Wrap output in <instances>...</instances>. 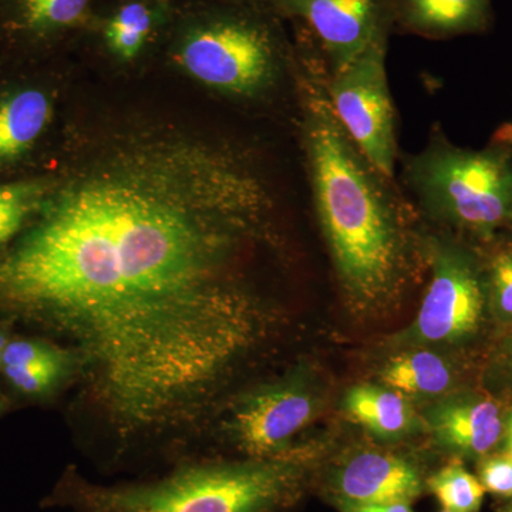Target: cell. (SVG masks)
Instances as JSON below:
<instances>
[{"label":"cell","mask_w":512,"mask_h":512,"mask_svg":"<svg viewBox=\"0 0 512 512\" xmlns=\"http://www.w3.org/2000/svg\"><path fill=\"white\" fill-rule=\"evenodd\" d=\"M346 414L383 440H397L412 433L417 417L406 397L384 384H356L343 400Z\"/></svg>","instance_id":"15"},{"label":"cell","mask_w":512,"mask_h":512,"mask_svg":"<svg viewBox=\"0 0 512 512\" xmlns=\"http://www.w3.org/2000/svg\"><path fill=\"white\" fill-rule=\"evenodd\" d=\"M441 512H448V511H446V510H443V511H441Z\"/></svg>","instance_id":"30"},{"label":"cell","mask_w":512,"mask_h":512,"mask_svg":"<svg viewBox=\"0 0 512 512\" xmlns=\"http://www.w3.org/2000/svg\"><path fill=\"white\" fill-rule=\"evenodd\" d=\"M269 5L177 2L164 55L178 72L229 99L261 100L291 73L293 46Z\"/></svg>","instance_id":"4"},{"label":"cell","mask_w":512,"mask_h":512,"mask_svg":"<svg viewBox=\"0 0 512 512\" xmlns=\"http://www.w3.org/2000/svg\"><path fill=\"white\" fill-rule=\"evenodd\" d=\"M493 0H394V25L427 39L484 32Z\"/></svg>","instance_id":"13"},{"label":"cell","mask_w":512,"mask_h":512,"mask_svg":"<svg viewBox=\"0 0 512 512\" xmlns=\"http://www.w3.org/2000/svg\"><path fill=\"white\" fill-rule=\"evenodd\" d=\"M478 480L488 493L512 498V461L504 454L484 458L478 468Z\"/></svg>","instance_id":"23"},{"label":"cell","mask_w":512,"mask_h":512,"mask_svg":"<svg viewBox=\"0 0 512 512\" xmlns=\"http://www.w3.org/2000/svg\"><path fill=\"white\" fill-rule=\"evenodd\" d=\"M3 409H5V399L0 396V412H2Z\"/></svg>","instance_id":"28"},{"label":"cell","mask_w":512,"mask_h":512,"mask_svg":"<svg viewBox=\"0 0 512 512\" xmlns=\"http://www.w3.org/2000/svg\"><path fill=\"white\" fill-rule=\"evenodd\" d=\"M342 503L412 504L423 491L419 470L409 461L380 451L350 458L335 480Z\"/></svg>","instance_id":"11"},{"label":"cell","mask_w":512,"mask_h":512,"mask_svg":"<svg viewBox=\"0 0 512 512\" xmlns=\"http://www.w3.org/2000/svg\"><path fill=\"white\" fill-rule=\"evenodd\" d=\"M282 18L301 22L329 73L338 72L394 25V0H276Z\"/></svg>","instance_id":"9"},{"label":"cell","mask_w":512,"mask_h":512,"mask_svg":"<svg viewBox=\"0 0 512 512\" xmlns=\"http://www.w3.org/2000/svg\"><path fill=\"white\" fill-rule=\"evenodd\" d=\"M343 512H414L410 504L357 505L339 501Z\"/></svg>","instance_id":"24"},{"label":"cell","mask_w":512,"mask_h":512,"mask_svg":"<svg viewBox=\"0 0 512 512\" xmlns=\"http://www.w3.org/2000/svg\"><path fill=\"white\" fill-rule=\"evenodd\" d=\"M8 329L0 328V367H2L3 352H5L6 345L9 343Z\"/></svg>","instance_id":"26"},{"label":"cell","mask_w":512,"mask_h":512,"mask_svg":"<svg viewBox=\"0 0 512 512\" xmlns=\"http://www.w3.org/2000/svg\"><path fill=\"white\" fill-rule=\"evenodd\" d=\"M403 174L421 210L439 224L487 238L512 222V138L470 150L434 133L404 160Z\"/></svg>","instance_id":"5"},{"label":"cell","mask_w":512,"mask_h":512,"mask_svg":"<svg viewBox=\"0 0 512 512\" xmlns=\"http://www.w3.org/2000/svg\"><path fill=\"white\" fill-rule=\"evenodd\" d=\"M228 2H248V3H261V5L272 6L276 0H228Z\"/></svg>","instance_id":"27"},{"label":"cell","mask_w":512,"mask_h":512,"mask_svg":"<svg viewBox=\"0 0 512 512\" xmlns=\"http://www.w3.org/2000/svg\"><path fill=\"white\" fill-rule=\"evenodd\" d=\"M178 0H110L103 8L94 3L79 35L111 62L133 66L165 46L177 12ZM77 35V36H79Z\"/></svg>","instance_id":"10"},{"label":"cell","mask_w":512,"mask_h":512,"mask_svg":"<svg viewBox=\"0 0 512 512\" xmlns=\"http://www.w3.org/2000/svg\"><path fill=\"white\" fill-rule=\"evenodd\" d=\"M96 0H10L12 26L36 42L79 35Z\"/></svg>","instance_id":"16"},{"label":"cell","mask_w":512,"mask_h":512,"mask_svg":"<svg viewBox=\"0 0 512 512\" xmlns=\"http://www.w3.org/2000/svg\"><path fill=\"white\" fill-rule=\"evenodd\" d=\"M423 252L431 278L406 340L413 345L460 342L476 333L483 319L480 269L473 256L444 237H427Z\"/></svg>","instance_id":"7"},{"label":"cell","mask_w":512,"mask_h":512,"mask_svg":"<svg viewBox=\"0 0 512 512\" xmlns=\"http://www.w3.org/2000/svg\"><path fill=\"white\" fill-rule=\"evenodd\" d=\"M382 384L412 399H436L451 389L454 373L443 356L419 349L394 356L380 373Z\"/></svg>","instance_id":"17"},{"label":"cell","mask_w":512,"mask_h":512,"mask_svg":"<svg viewBox=\"0 0 512 512\" xmlns=\"http://www.w3.org/2000/svg\"><path fill=\"white\" fill-rule=\"evenodd\" d=\"M510 357H511V365H512V345H511V350H510Z\"/></svg>","instance_id":"29"},{"label":"cell","mask_w":512,"mask_h":512,"mask_svg":"<svg viewBox=\"0 0 512 512\" xmlns=\"http://www.w3.org/2000/svg\"><path fill=\"white\" fill-rule=\"evenodd\" d=\"M504 456L512 461V412L504 421Z\"/></svg>","instance_id":"25"},{"label":"cell","mask_w":512,"mask_h":512,"mask_svg":"<svg viewBox=\"0 0 512 512\" xmlns=\"http://www.w3.org/2000/svg\"><path fill=\"white\" fill-rule=\"evenodd\" d=\"M53 117V100L39 87L0 96V167L18 163L39 143Z\"/></svg>","instance_id":"14"},{"label":"cell","mask_w":512,"mask_h":512,"mask_svg":"<svg viewBox=\"0 0 512 512\" xmlns=\"http://www.w3.org/2000/svg\"><path fill=\"white\" fill-rule=\"evenodd\" d=\"M64 365L73 369L69 350L43 339H10L3 352V366L42 367ZM0 367V369H2Z\"/></svg>","instance_id":"20"},{"label":"cell","mask_w":512,"mask_h":512,"mask_svg":"<svg viewBox=\"0 0 512 512\" xmlns=\"http://www.w3.org/2000/svg\"><path fill=\"white\" fill-rule=\"evenodd\" d=\"M3 375L18 392L25 396L42 397L56 389L63 380L73 376L70 366L42 367L3 366Z\"/></svg>","instance_id":"21"},{"label":"cell","mask_w":512,"mask_h":512,"mask_svg":"<svg viewBox=\"0 0 512 512\" xmlns=\"http://www.w3.org/2000/svg\"><path fill=\"white\" fill-rule=\"evenodd\" d=\"M301 45L291 76L313 207L343 298L355 312L380 311L412 278L417 241L409 212L394 180L367 160L333 113L325 60Z\"/></svg>","instance_id":"2"},{"label":"cell","mask_w":512,"mask_h":512,"mask_svg":"<svg viewBox=\"0 0 512 512\" xmlns=\"http://www.w3.org/2000/svg\"><path fill=\"white\" fill-rule=\"evenodd\" d=\"M389 36L366 47L343 69L328 76L333 113L353 143L380 173L394 180L397 140L386 57Z\"/></svg>","instance_id":"6"},{"label":"cell","mask_w":512,"mask_h":512,"mask_svg":"<svg viewBox=\"0 0 512 512\" xmlns=\"http://www.w3.org/2000/svg\"><path fill=\"white\" fill-rule=\"evenodd\" d=\"M511 225H512V222H511Z\"/></svg>","instance_id":"31"},{"label":"cell","mask_w":512,"mask_h":512,"mask_svg":"<svg viewBox=\"0 0 512 512\" xmlns=\"http://www.w3.org/2000/svg\"><path fill=\"white\" fill-rule=\"evenodd\" d=\"M26 228L0 251V315L67 342L126 450L204 426L275 311L244 264L278 241L248 146L170 114L73 131Z\"/></svg>","instance_id":"1"},{"label":"cell","mask_w":512,"mask_h":512,"mask_svg":"<svg viewBox=\"0 0 512 512\" xmlns=\"http://www.w3.org/2000/svg\"><path fill=\"white\" fill-rule=\"evenodd\" d=\"M318 409L308 377L293 373L239 396L229 410L228 436L247 458L281 457Z\"/></svg>","instance_id":"8"},{"label":"cell","mask_w":512,"mask_h":512,"mask_svg":"<svg viewBox=\"0 0 512 512\" xmlns=\"http://www.w3.org/2000/svg\"><path fill=\"white\" fill-rule=\"evenodd\" d=\"M443 510L448 512H480L487 493L476 476L460 461H453L427 481Z\"/></svg>","instance_id":"19"},{"label":"cell","mask_w":512,"mask_h":512,"mask_svg":"<svg viewBox=\"0 0 512 512\" xmlns=\"http://www.w3.org/2000/svg\"><path fill=\"white\" fill-rule=\"evenodd\" d=\"M49 188V178L0 184V251L8 247L39 211Z\"/></svg>","instance_id":"18"},{"label":"cell","mask_w":512,"mask_h":512,"mask_svg":"<svg viewBox=\"0 0 512 512\" xmlns=\"http://www.w3.org/2000/svg\"><path fill=\"white\" fill-rule=\"evenodd\" d=\"M490 296L495 313L512 320V249L500 252L490 269Z\"/></svg>","instance_id":"22"},{"label":"cell","mask_w":512,"mask_h":512,"mask_svg":"<svg viewBox=\"0 0 512 512\" xmlns=\"http://www.w3.org/2000/svg\"><path fill=\"white\" fill-rule=\"evenodd\" d=\"M441 446L467 457H484L504 436V419L493 400L480 396L446 397L426 412Z\"/></svg>","instance_id":"12"},{"label":"cell","mask_w":512,"mask_h":512,"mask_svg":"<svg viewBox=\"0 0 512 512\" xmlns=\"http://www.w3.org/2000/svg\"><path fill=\"white\" fill-rule=\"evenodd\" d=\"M302 467L286 456L187 461L156 480L96 484L69 468L55 503L73 512H279L298 497Z\"/></svg>","instance_id":"3"}]
</instances>
